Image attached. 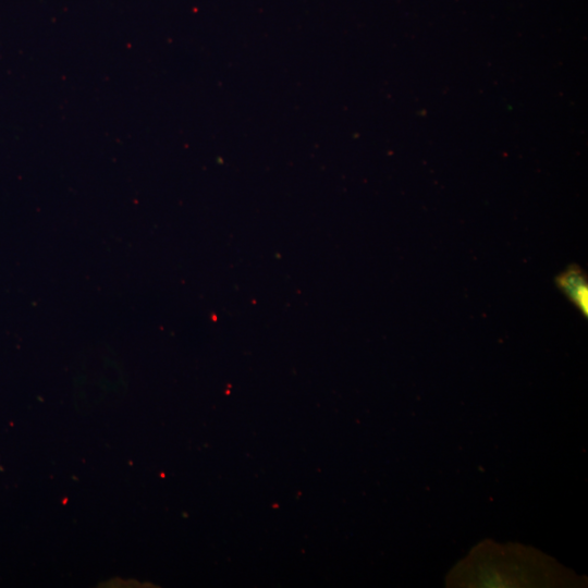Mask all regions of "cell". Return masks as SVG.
Returning <instances> with one entry per match:
<instances>
[{"instance_id":"6da1fadb","label":"cell","mask_w":588,"mask_h":588,"mask_svg":"<svg viewBox=\"0 0 588 588\" xmlns=\"http://www.w3.org/2000/svg\"><path fill=\"white\" fill-rule=\"evenodd\" d=\"M558 284L578 308L587 314L588 290L587 281L583 271L578 268H571L558 278Z\"/></svg>"}]
</instances>
